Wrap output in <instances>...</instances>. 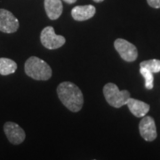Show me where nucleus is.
Returning a JSON list of instances; mask_svg holds the SVG:
<instances>
[{
    "instance_id": "f257e3e1",
    "label": "nucleus",
    "mask_w": 160,
    "mask_h": 160,
    "mask_svg": "<svg viewBox=\"0 0 160 160\" xmlns=\"http://www.w3.org/2000/svg\"><path fill=\"white\" fill-rule=\"evenodd\" d=\"M57 94L62 104L72 112H78L83 107L84 96L79 89L71 82H62L57 87Z\"/></svg>"
},
{
    "instance_id": "f03ea898",
    "label": "nucleus",
    "mask_w": 160,
    "mask_h": 160,
    "mask_svg": "<svg viewBox=\"0 0 160 160\" xmlns=\"http://www.w3.org/2000/svg\"><path fill=\"white\" fill-rule=\"evenodd\" d=\"M25 73L35 80H48L52 77V69L47 63L38 57H29L24 65Z\"/></svg>"
},
{
    "instance_id": "7ed1b4c3",
    "label": "nucleus",
    "mask_w": 160,
    "mask_h": 160,
    "mask_svg": "<svg viewBox=\"0 0 160 160\" xmlns=\"http://www.w3.org/2000/svg\"><path fill=\"white\" fill-rule=\"evenodd\" d=\"M103 94L107 102L114 108H121L126 105L130 96V92L127 90L120 91L117 85L108 83L103 87Z\"/></svg>"
},
{
    "instance_id": "20e7f679",
    "label": "nucleus",
    "mask_w": 160,
    "mask_h": 160,
    "mask_svg": "<svg viewBox=\"0 0 160 160\" xmlns=\"http://www.w3.org/2000/svg\"><path fill=\"white\" fill-rule=\"evenodd\" d=\"M40 40L42 45L50 50L58 49L66 43L65 38L61 35L55 34L54 29L51 26H47L43 29L40 35Z\"/></svg>"
},
{
    "instance_id": "39448f33",
    "label": "nucleus",
    "mask_w": 160,
    "mask_h": 160,
    "mask_svg": "<svg viewBox=\"0 0 160 160\" xmlns=\"http://www.w3.org/2000/svg\"><path fill=\"white\" fill-rule=\"evenodd\" d=\"M115 49L119 53V55L126 62H134L138 57V51L136 46L127 40L118 38L114 42Z\"/></svg>"
},
{
    "instance_id": "423d86ee",
    "label": "nucleus",
    "mask_w": 160,
    "mask_h": 160,
    "mask_svg": "<svg viewBox=\"0 0 160 160\" xmlns=\"http://www.w3.org/2000/svg\"><path fill=\"white\" fill-rule=\"evenodd\" d=\"M4 131L8 141L12 144H15V145L21 144L24 142L26 138L24 130L14 122H11V121L6 122L4 125Z\"/></svg>"
},
{
    "instance_id": "0eeeda50",
    "label": "nucleus",
    "mask_w": 160,
    "mask_h": 160,
    "mask_svg": "<svg viewBox=\"0 0 160 160\" xmlns=\"http://www.w3.org/2000/svg\"><path fill=\"white\" fill-rule=\"evenodd\" d=\"M19 29V21L11 12L0 9V31L4 33H13Z\"/></svg>"
},
{
    "instance_id": "6e6552de",
    "label": "nucleus",
    "mask_w": 160,
    "mask_h": 160,
    "mask_svg": "<svg viewBox=\"0 0 160 160\" xmlns=\"http://www.w3.org/2000/svg\"><path fill=\"white\" fill-rule=\"evenodd\" d=\"M139 130L142 137L147 142H153L158 136L155 121L149 116L143 117L139 125Z\"/></svg>"
},
{
    "instance_id": "1a4fd4ad",
    "label": "nucleus",
    "mask_w": 160,
    "mask_h": 160,
    "mask_svg": "<svg viewBox=\"0 0 160 160\" xmlns=\"http://www.w3.org/2000/svg\"><path fill=\"white\" fill-rule=\"evenodd\" d=\"M95 12H96V9L92 5L78 6L71 10V15L75 21L84 22L93 17Z\"/></svg>"
},
{
    "instance_id": "9d476101",
    "label": "nucleus",
    "mask_w": 160,
    "mask_h": 160,
    "mask_svg": "<svg viewBox=\"0 0 160 160\" xmlns=\"http://www.w3.org/2000/svg\"><path fill=\"white\" fill-rule=\"evenodd\" d=\"M126 105L132 114L136 118H143L149 111V105L148 103L133 98H129Z\"/></svg>"
},
{
    "instance_id": "9b49d317",
    "label": "nucleus",
    "mask_w": 160,
    "mask_h": 160,
    "mask_svg": "<svg viewBox=\"0 0 160 160\" xmlns=\"http://www.w3.org/2000/svg\"><path fill=\"white\" fill-rule=\"evenodd\" d=\"M45 9L49 19L57 20L62 13V0H45Z\"/></svg>"
},
{
    "instance_id": "f8f14e48",
    "label": "nucleus",
    "mask_w": 160,
    "mask_h": 160,
    "mask_svg": "<svg viewBox=\"0 0 160 160\" xmlns=\"http://www.w3.org/2000/svg\"><path fill=\"white\" fill-rule=\"evenodd\" d=\"M17 69V64L8 58H0V75L7 76L12 74Z\"/></svg>"
},
{
    "instance_id": "ddd939ff",
    "label": "nucleus",
    "mask_w": 160,
    "mask_h": 160,
    "mask_svg": "<svg viewBox=\"0 0 160 160\" xmlns=\"http://www.w3.org/2000/svg\"><path fill=\"white\" fill-rule=\"evenodd\" d=\"M140 68H145L152 73H158L160 72V60L152 59L144 61L140 63Z\"/></svg>"
},
{
    "instance_id": "4468645a",
    "label": "nucleus",
    "mask_w": 160,
    "mask_h": 160,
    "mask_svg": "<svg viewBox=\"0 0 160 160\" xmlns=\"http://www.w3.org/2000/svg\"><path fill=\"white\" fill-rule=\"evenodd\" d=\"M140 72L142 75V77L145 79V87L148 90H151L153 89L154 86V76L151 71H149L145 68H140Z\"/></svg>"
},
{
    "instance_id": "2eb2a0df",
    "label": "nucleus",
    "mask_w": 160,
    "mask_h": 160,
    "mask_svg": "<svg viewBox=\"0 0 160 160\" xmlns=\"http://www.w3.org/2000/svg\"><path fill=\"white\" fill-rule=\"evenodd\" d=\"M147 2L153 8H160V0H147Z\"/></svg>"
},
{
    "instance_id": "dca6fc26",
    "label": "nucleus",
    "mask_w": 160,
    "mask_h": 160,
    "mask_svg": "<svg viewBox=\"0 0 160 160\" xmlns=\"http://www.w3.org/2000/svg\"><path fill=\"white\" fill-rule=\"evenodd\" d=\"M64 1H65L66 3H68V4H74L77 0H64Z\"/></svg>"
},
{
    "instance_id": "f3484780",
    "label": "nucleus",
    "mask_w": 160,
    "mask_h": 160,
    "mask_svg": "<svg viewBox=\"0 0 160 160\" xmlns=\"http://www.w3.org/2000/svg\"><path fill=\"white\" fill-rule=\"evenodd\" d=\"M94 2H96V3H100V2H102L103 0H93Z\"/></svg>"
}]
</instances>
